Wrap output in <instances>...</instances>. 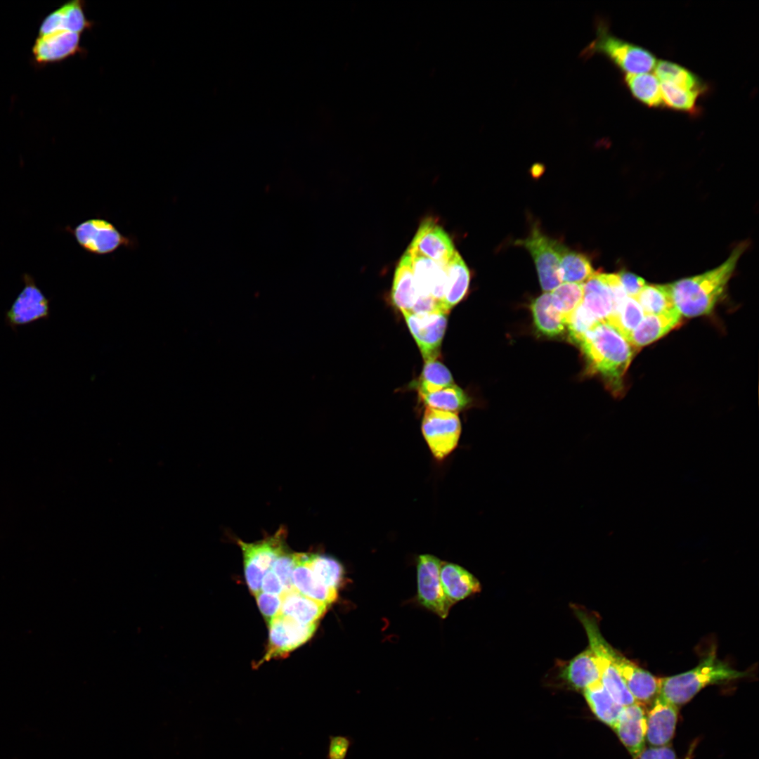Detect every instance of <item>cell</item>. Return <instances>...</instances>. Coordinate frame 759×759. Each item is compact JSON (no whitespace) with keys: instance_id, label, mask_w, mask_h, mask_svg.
Listing matches in <instances>:
<instances>
[{"instance_id":"cell-1","label":"cell","mask_w":759,"mask_h":759,"mask_svg":"<svg viewBox=\"0 0 759 759\" xmlns=\"http://www.w3.org/2000/svg\"><path fill=\"white\" fill-rule=\"evenodd\" d=\"M747 247L748 242H742L718 267L700 275L666 284L673 304L681 316L696 317L709 314L713 311Z\"/></svg>"},{"instance_id":"cell-2","label":"cell","mask_w":759,"mask_h":759,"mask_svg":"<svg viewBox=\"0 0 759 759\" xmlns=\"http://www.w3.org/2000/svg\"><path fill=\"white\" fill-rule=\"evenodd\" d=\"M579 346L590 371L601 375L612 391L619 392L635 348L606 321L588 331Z\"/></svg>"},{"instance_id":"cell-3","label":"cell","mask_w":759,"mask_h":759,"mask_svg":"<svg viewBox=\"0 0 759 759\" xmlns=\"http://www.w3.org/2000/svg\"><path fill=\"white\" fill-rule=\"evenodd\" d=\"M748 675L720 660L713 650L694 668L660 678L658 697L677 707L691 700L706 686L726 682Z\"/></svg>"},{"instance_id":"cell-4","label":"cell","mask_w":759,"mask_h":759,"mask_svg":"<svg viewBox=\"0 0 759 759\" xmlns=\"http://www.w3.org/2000/svg\"><path fill=\"white\" fill-rule=\"evenodd\" d=\"M596 53L606 56L625 74L646 73L656 65L652 53L615 37L603 21L597 22L596 38L583 51L585 57Z\"/></svg>"},{"instance_id":"cell-5","label":"cell","mask_w":759,"mask_h":759,"mask_svg":"<svg viewBox=\"0 0 759 759\" xmlns=\"http://www.w3.org/2000/svg\"><path fill=\"white\" fill-rule=\"evenodd\" d=\"M583 625L589 647L597 660L600 673V682L612 699L623 706L636 702L623 680L615 663L614 649L602 635L596 618L580 610L576 611Z\"/></svg>"},{"instance_id":"cell-6","label":"cell","mask_w":759,"mask_h":759,"mask_svg":"<svg viewBox=\"0 0 759 759\" xmlns=\"http://www.w3.org/2000/svg\"><path fill=\"white\" fill-rule=\"evenodd\" d=\"M65 231L86 252L96 255L110 254L120 248L135 249L138 241L134 235H124L110 221L100 217L88 219Z\"/></svg>"},{"instance_id":"cell-7","label":"cell","mask_w":759,"mask_h":759,"mask_svg":"<svg viewBox=\"0 0 759 759\" xmlns=\"http://www.w3.org/2000/svg\"><path fill=\"white\" fill-rule=\"evenodd\" d=\"M287 531L280 528L273 535L254 543L237 542L243 557L245 576L250 592L255 596L261 592L262 580L272 569L276 559L287 550Z\"/></svg>"},{"instance_id":"cell-8","label":"cell","mask_w":759,"mask_h":759,"mask_svg":"<svg viewBox=\"0 0 759 759\" xmlns=\"http://www.w3.org/2000/svg\"><path fill=\"white\" fill-rule=\"evenodd\" d=\"M559 241L542 233L533 226L528 237L514 244L526 249L532 257L543 290L550 292L562 283L559 266Z\"/></svg>"},{"instance_id":"cell-9","label":"cell","mask_w":759,"mask_h":759,"mask_svg":"<svg viewBox=\"0 0 759 759\" xmlns=\"http://www.w3.org/2000/svg\"><path fill=\"white\" fill-rule=\"evenodd\" d=\"M422 432L433 455L443 460L456 448L461 424L457 413L427 407L422 418Z\"/></svg>"},{"instance_id":"cell-10","label":"cell","mask_w":759,"mask_h":759,"mask_svg":"<svg viewBox=\"0 0 759 759\" xmlns=\"http://www.w3.org/2000/svg\"><path fill=\"white\" fill-rule=\"evenodd\" d=\"M24 287L5 313V324L16 332L20 326L32 324L50 316V302L34 278L29 273L22 276Z\"/></svg>"},{"instance_id":"cell-11","label":"cell","mask_w":759,"mask_h":759,"mask_svg":"<svg viewBox=\"0 0 759 759\" xmlns=\"http://www.w3.org/2000/svg\"><path fill=\"white\" fill-rule=\"evenodd\" d=\"M401 312L424 361L437 359L449 312L443 310L420 313Z\"/></svg>"},{"instance_id":"cell-12","label":"cell","mask_w":759,"mask_h":759,"mask_svg":"<svg viewBox=\"0 0 759 759\" xmlns=\"http://www.w3.org/2000/svg\"><path fill=\"white\" fill-rule=\"evenodd\" d=\"M417 599L421 605L446 618L453 604L446 596L440 580L443 564L431 554L420 555L417 561Z\"/></svg>"},{"instance_id":"cell-13","label":"cell","mask_w":759,"mask_h":759,"mask_svg":"<svg viewBox=\"0 0 759 759\" xmlns=\"http://www.w3.org/2000/svg\"><path fill=\"white\" fill-rule=\"evenodd\" d=\"M318 623L304 625L286 616L277 614L268 623L269 642L266 655L261 661L285 656L308 641Z\"/></svg>"},{"instance_id":"cell-14","label":"cell","mask_w":759,"mask_h":759,"mask_svg":"<svg viewBox=\"0 0 759 759\" xmlns=\"http://www.w3.org/2000/svg\"><path fill=\"white\" fill-rule=\"evenodd\" d=\"M409 247L442 265H446L456 251L447 233L429 219L420 224Z\"/></svg>"},{"instance_id":"cell-15","label":"cell","mask_w":759,"mask_h":759,"mask_svg":"<svg viewBox=\"0 0 759 759\" xmlns=\"http://www.w3.org/2000/svg\"><path fill=\"white\" fill-rule=\"evenodd\" d=\"M406 251L410 257L419 296L431 297L439 302L443 308L447 280L446 265L419 254L410 247Z\"/></svg>"},{"instance_id":"cell-16","label":"cell","mask_w":759,"mask_h":759,"mask_svg":"<svg viewBox=\"0 0 759 759\" xmlns=\"http://www.w3.org/2000/svg\"><path fill=\"white\" fill-rule=\"evenodd\" d=\"M617 669L636 702L642 705L655 700L659 692L660 678L640 668L614 649Z\"/></svg>"},{"instance_id":"cell-17","label":"cell","mask_w":759,"mask_h":759,"mask_svg":"<svg viewBox=\"0 0 759 759\" xmlns=\"http://www.w3.org/2000/svg\"><path fill=\"white\" fill-rule=\"evenodd\" d=\"M647 714L644 705L635 702L624 706L613 727L619 739L636 759L644 749Z\"/></svg>"},{"instance_id":"cell-18","label":"cell","mask_w":759,"mask_h":759,"mask_svg":"<svg viewBox=\"0 0 759 759\" xmlns=\"http://www.w3.org/2000/svg\"><path fill=\"white\" fill-rule=\"evenodd\" d=\"M81 34L59 32L36 39L32 53L39 65L62 61L82 51Z\"/></svg>"},{"instance_id":"cell-19","label":"cell","mask_w":759,"mask_h":759,"mask_svg":"<svg viewBox=\"0 0 759 759\" xmlns=\"http://www.w3.org/2000/svg\"><path fill=\"white\" fill-rule=\"evenodd\" d=\"M92 27V22L85 15L84 3L72 1L60 6L48 15L42 21L39 36L69 32L81 34Z\"/></svg>"},{"instance_id":"cell-20","label":"cell","mask_w":759,"mask_h":759,"mask_svg":"<svg viewBox=\"0 0 759 759\" xmlns=\"http://www.w3.org/2000/svg\"><path fill=\"white\" fill-rule=\"evenodd\" d=\"M677 707L657 696L647 714L646 740L654 746H663L673 738Z\"/></svg>"},{"instance_id":"cell-21","label":"cell","mask_w":759,"mask_h":759,"mask_svg":"<svg viewBox=\"0 0 759 759\" xmlns=\"http://www.w3.org/2000/svg\"><path fill=\"white\" fill-rule=\"evenodd\" d=\"M682 316L677 309L658 314H644L628 342L635 349L649 344L678 325Z\"/></svg>"},{"instance_id":"cell-22","label":"cell","mask_w":759,"mask_h":759,"mask_svg":"<svg viewBox=\"0 0 759 759\" xmlns=\"http://www.w3.org/2000/svg\"><path fill=\"white\" fill-rule=\"evenodd\" d=\"M440 580L446 596L453 604L479 592L481 589L480 582L473 574L453 563L442 564Z\"/></svg>"},{"instance_id":"cell-23","label":"cell","mask_w":759,"mask_h":759,"mask_svg":"<svg viewBox=\"0 0 759 759\" xmlns=\"http://www.w3.org/2000/svg\"><path fill=\"white\" fill-rule=\"evenodd\" d=\"M327 606V604L304 596L294 589L283 592L281 595V605L278 614L301 624L310 625L318 623Z\"/></svg>"},{"instance_id":"cell-24","label":"cell","mask_w":759,"mask_h":759,"mask_svg":"<svg viewBox=\"0 0 759 759\" xmlns=\"http://www.w3.org/2000/svg\"><path fill=\"white\" fill-rule=\"evenodd\" d=\"M306 553H297L296 564L292 575L295 590L327 606L337 598V590L323 584L314 575L305 560Z\"/></svg>"},{"instance_id":"cell-25","label":"cell","mask_w":759,"mask_h":759,"mask_svg":"<svg viewBox=\"0 0 759 759\" xmlns=\"http://www.w3.org/2000/svg\"><path fill=\"white\" fill-rule=\"evenodd\" d=\"M418 297L410 257L406 251L396 268L391 299L394 306L401 311H411Z\"/></svg>"},{"instance_id":"cell-26","label":"cell","mask_w":759,"mask_h":759,"mask_svg":"<svg viewBox=\"0 0 759 759\" xmlns=\"http://www.w3.org/2000/svg\"><path fill=\"white\" fill-rule=\"evenodd\" d=\"M561 677L573 688L581 691L600 681L597 660L589 647L568 663Z\"/></svg>"},{"instance_id":"cell-27","label":"cell","mask_w":759,"mask_h":759,"mask_svg":"<svg viewBox=\"0 0 759 759\" xmlns=\"http://www.w3.org/2000/svg\"><path fill=\"white\" fill-rule=\"evenodd\" d=\"M531 309L535 326L543 335L555 337L564 331L566 319L550 292H544L533 299Z\"/></svg>"},{"instance_id":"cell-28","label":"cell","mask_w":759,"mask_h":759,"mask_svg":"<svg viewBox=\"0 0 759 759\" xmlns=\"http://www.w3.org/2000/svg\"><path fill=\"white\" fill-rule=\"evenodd\" d=\"M445 269L447 280L442 305L445 311H450L467 294L470 273L465 261L457 251L446 264Z\"/></svg>"},{"instance_id":"cell-29","label":"cell","mask_w":759,"mask_h":759,"mask_svg":"<svg viewBox=\"0 0 759 759\" xmlns=\"http://www.w3.org/2000/svg\"><path fill=\"white\" fill-rule=\"evenodd\" d=\"M583 306L599 322L606 321L614 311V300L608 285L597 273L583 283Z\"/></svg>"},{"instance_id":"cell-30","label":"cell","mask_w":759,"mask_h":759,"mask_svg":"<svg viewBox=\"0 0 759 759\" xmlns=\"http://www.w3.org/2000/svg\"><path fill=\"white\" fill-rule=\"evenodd\" d=\"M559 253L562 282L583 284L597 273L585 254L572 250L561 242Z\"/></svg>"},{"instance_id":"cell-31","label":"cell","mask_w":759,"mask_h":759,"mask_svg":"<svg viewBox=\"0 0 759 759\" xmlns=\"http://www.w3.org/2000/svg\"><path fill=\"white\" fill-rule=\"evenodd\" d=\"M583 692L588 705L596 717L613 727L624 706L612 699L600 681L588 687Z\"/></svg>"},{"instance_id":"cell-32","label":"cell","mask_w":759,"mask_h":759,"mask_svg":"<svg viewBox=\"0 0 759 759\" xmlns=\"http://www.w3.org/2000/svg\"><path fill=\"white\" fill-rule=\"evenodd\" d=\"M624 82L631 94L648 107H664L660 83L653 74H625Z\"/></svg>"},{"instance_id":"cell-33","label":"cell","mask_w":759,"mask_h":759,"mask_svg":"<svg viewBox=\"0 0 759 759\" xmlns=\"http://www.w3.org/2000/svg\"><path fill=\"white\" fill-rule=\"evenodd\" d=\"M655 76L661 82H669L682 89L697 92L706 91V85L687 69L670 61L661 60L655 66Z\"/></svg>"},{"instance_id":"cell-34","label":"cell","mask_w":759,"mask_h":759,"mask_svg":"<svg viewBox=\"0 0 759 759\" xmlns=\"http://www.w3.org/2000/svg\"><path fill=\"white\" fill-rule=\"evenodd\" d=\"M305 560L315 576L325 586L337 590L344 576L342 565L335 559L318 554H305Z\"/></svg>"},{"instance_id":"cell-35","label":"cell","mask_w":759,"mask_h":759,"mask_svg":"<svg viewBox=\"0 0 759 759\" xmlns=\"http://www.w3.org/2000/svg\"><path fill=\"white\" fill-rule=\"evenodd\" d=\"M420 396L428 408L453 413L462 410L470 402L467 394L455 384Z\"/></svg>"},{"instance_id":"cell-36","label":"cell","mask_w":759,"mask_h":759,"mask_svg":"<svg viewBox=\"0 0 759 759\" xmlns=\"http://www.w3.org/2000/svg\"><path fill=\"white\" fill-rule=\"evenodd\" d=\"M639 303L628 297L606 321L615 327L628 341L632 332L644 318Z\"/></svg>"},{"instance_id":"cell-37","label":"cell","mask_w":759,"mask_h":759,"mask_svg":"<svg viewBox=\"0 0 759 759\" xmlns=\"http://www.w3.org/2000/svg\"><path fill=\"white\" fill-rule=\"evenodd\" d=\"M453 384L449 370L436 359L425 361L417 388L419 395H421L436 392Z\"/></svg>"},{"instance_id":"cell-38","label":"cell","mask_w":759,"mask_h":759,"mask_svg":"<svg viewBox=\"0 0 759 759\" xmlns=\"http://www.w3.org/2000/svg\"><path fill=\"white\" fill-rule=\"evenodd\" d=\"M635 299L644 314L662 313L676 309L666 284H646Z\"/></svg>"},{"instance_id":"cell-39","label":"cell","mask_w":759,"mask_h":759,"mask_svg":"<svg viewBox=\"0 0 759 759\" xmlns=\"http://www.w3.org/2000/svg\"><path fill=\"white\" fill-rule=\"evenodd\" d=\"M660 87L664 106L684 112H697V100L700 93L666 82H661Z\"/></svg>"},{"instance_id":"cell-40","label":"cell","mask_w":759,"mask_h":759,"mask_svg":"<svg viewBox=\"0 0 759 759\" xmlns=\"http://www.w3.org/2000/svg\"><path fill=\"white\" fill-rule=\"evenodd\" d=\"M550 292L566 323L569 316L583 301V283H564Z\"/></svg>"},{"instance_id":"cell-41","label":"cell","mask_w":759,"mask_h":759,"mask_svg":"<svg viewBox=\"0 0 759 759\" xmlns=\"http://www.w3.org/2000/svg\"><path fill=\"white\" fill-rule=\"evenodd\" d=\"M598 322L580 304L566 320L569 339L579 345L588 331Z\"/></svg>"},{"instance_id":"cell-42","label":"cell","mask_w":759,"mask_h":759,"mask_svg":"<svg viewBox=\"0 0 759 759\" xmlns=\"http://www.w3.org/2000/svg\"><path fill=\"white\" fill-rule=\"evenodd\" d=\"M297 553L286 550L275 561L271 570L279 578L284 592L294 590L292 575L296 564Z\"/></svg>"},{"instance_id":"cell-43","label":"cell","mask_w":759,"mask_h":759,"mask_svg":"<svg viewBox=\"0 0 759 759\" xmlns=\"http://www.w3.org/2000/svg\"><path fill=\"white\" fill-rule=\"evenodd\" d=\"M326 759H346L354 739L349 735H329Z\"/></svg>"},{"instance_id":"cell-44","label":"cell","mask_w":759,"mask_h":759,"mask_svg":"<svg viewBox=\"0 0 759 759\" xmlns=\"http://www.w3.org/2000/svg\"><path fill=\"white\" fill-rule=\"evenodd\" d=\"M259 608L268 623L279 612L281 595H272L261 591L255 595Z\"/></svg>"},{"instance_id":"cell-45","label":"cell","mask_w":759,"mask_h":759,"mask_svg":"<svg viewBox=\"0 0 759 759\" xmlns=\"http://www.w3.org/2000/svg\"><path fill=\"white\" fill-rule=\"evenodd\" d=\"M617 275L627 296L633 299H635L646 285L642 278L625 270H621Z\"/></svg>"},{"instance_id":"cell-46","label":"cell","mask_w":759,"mask_h":759,"mask_svg":"<svg viewBox=\"0 0 759 759\" xmlns=\"http://www.w3.org/2000/svg\"><path fill=\"white\" fill-rule=\"evenodd\" d=\"M261 591L276 595H281L284 592L281 581L271 569L263 578Z\"/></svg>"},{"instance_id":"cell-47","label":"cell","mask_w":759,"mask_h":759,"mask_svg":"<svg viewBox=\"0 0 759 759\" xmlns=\"http://www.w3.org/2000/svg\"><path fill=\"white\" fill-rule=\"evenodd\" d=\"M636 759H676V755L670 747L663 746L644 749Z\"/></svg>"}]
</instances>
